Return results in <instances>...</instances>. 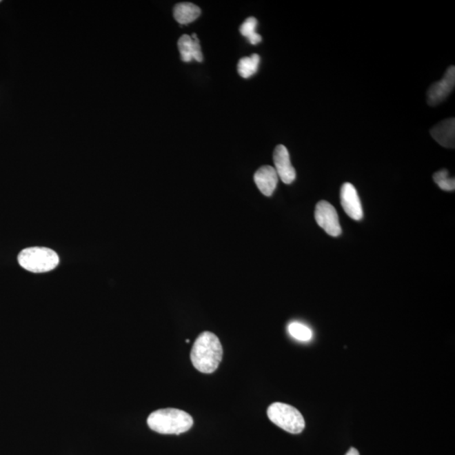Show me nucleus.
<instances>
[{"label": "nucleus", "instance_id": "nucleus-1", "mask_svg": "<svg viewBox=\"0 0 455 455\" xmlns=\"http://www.w3.org/2000/svg\"><path fill=\"white\" fill-rule=\"evenodd\" d=\"M223 358V347L219 337L210 332H204L197 337L191 352L192 365L203 374L217 370Z\"/></svg>", "mask_w": 455, "mask_h": 455}, {"label": "nucleus", "instance_id": "nucleus-2", "mask_svg": "<svg viewBox=\"0 0 455 455\" xmlns=\"http://www.w3.org/2000/svg\"><path fill=\"white\" fill-rule=\"evenodd\" d=\"M151 430L161 434L179 435L193 426V418L188 412L179 409H159L152 412L147 419Z\"/></svg>", "mask_w": 455, "mask_h": 455}, {"label": "nucleus", "instance_id": "nucleus-3", "mask_svg": "<svg viewBox=\"0 0 455 455\" xmlns=\"http://www.w3.org/2000/svg\"><path fill=\"white\" fill-rule=\"evenodd\" d=\"M21 267L30 272H48L58 267L59 257L54 250L46 247L23 250L18 256Z\"/></svg>", "mask_w": 455, "mask_h": 455}, {"label": "nucleus", "instance_id": "nucleus-4", "mask_svg": "<svg viewBox=\"0 0 455 455\" xmlns=\"http://www.w3.org/2000/svg\"><path fill=\"white\" fill-rule=\"evenodd\" d=\"M267 416L271 422L290 434H299L305 429L303 416L290 405L275 402L268 407Z\"/></svg>", "mask_w": 455, "mask_h": 455}, {"label": "nucleus", "instance_id": "nucleus-5", "mask_svg": "<svg viewBox=\"0 0 455 455\" xmlns=\"http://www.w3.org/2000/svg\"><path fill=\"white\" fill-rule=\"evenodd\" d=\"M314 217L318 226L331 236H339L341 234L338 214L331 203L326 201L318 202L316 204Z\"/></svg>", "mask_w": 455, "mask_h": 455}, {"label": "nucleus", "instance_id": "nucleus-6", "mask_svg": "<svg viewBox=\"0 0 455 455\" xmlns=\"http://www.w3.org/2000/svg\"><path fill=\"white\" fill-rule=\"evenodd\" d=\"M455 85V67L450 66L445 72L441 81L432 83L427 90V103L437 105L449 96Z\"/></svg>", "mask_w": 455, "mask_h": 455}, {"label": "nucleus", "instance_id": "nucleus-7", "mask_svg": "<svg viewBox=\"0 0 455 455\" xmlns=\"http://www.w3.org/2000/svg\"><path fill=\"white\" fill-rule=\"evenodd\" d=\"M341 203L346 214L352 219L361 220L363 216L361 201L354 185L344 183L341 189Z\"/></svg>", "mask_w": 455, "mask_h": 455}, {"label": "nucleus", "instance_id": "nucleus-8", "mask_svg": "<svg viewBox=\"0 0 455 455\" xmlns=\"http://www.w3.org/2000/svg\"><path fill=\"white\" fill-rule=\"evenodd\" d=\"M275 170L279 177L283 183L291 184L295 180L296 172L292 165L290 153L287 148L282 144L276 146L273 153Z\"/></svg>", "mask_w": 455, "mask_h": 455}, {"label": "nucleus", "instance_id": "nucleus-9", "mask_svg": "<svg viewBox=\"0 0 455 455\" xmlns=\"http://www.w3.org/2000/svg\"><path fill=\"white\" fill-rule=\"evenodd\" d=\"M276 170L270 165L261 166L254 174V181L263 195L270 196L274 192L279 182Z\"/></svg>", "mask_w": 455, "mask_h": 455}, {"label": "nucleus", "instance_id": "nucleus-10", "mask_svg": "<svg viewBox=\"0 0 455 455\" xmlns=\"http://www.w3.org/2000/svg\"><path fill=\"white\" fill-rule=\"evenodd\" d=\"M178 48L181 53V58L183 62H191L194 59L196 62H203V56L201 49L200 41L196 34L193 35H183L178 41Z\"/></svg>", "mask_w": 455, "mask_h": 455}, {"label": "nucleus", "instance_id": "nucleus-11", "mask_svg": "<svg viewBox=\"0 0 455 455\" xmlns=\"http://www.w3.org/2000/svg\"><path fill=\"white\" fill-rule=\"evenodd\" d=\"M430 134L443 147L454 149L455 145V119L443 120L431 129Z\"/></svg>", "mask_w": 455, "mask_h": 455}, {"label": "nucleus", "instance_id": "nucleus-12", "mask_svg": "<svg viewBox=\"0 0 455 455\" xmlns=\"http://www.w3.org/2000/svg\"><path fill=\"white\" fill-rule=\"evenodd\" d=\"M200 14V8L195 6L194 3H180L174 8V17L180 24H189L196 20Z\"/></svg>", "mask_w": 455, "mask_h": 455}, {"label": "nucleus", "instance_id": "nucleus-13", "mask_svg": "<svg viewBox=\"0 0 455 455\" xmlns=\"http://www.w3.org/2000/svg\"><path fill=\"white\" fill-rule=\"evenodd\" d=\"M260 61V56L258 54H252L241 59L238 63L239 74L244 79H248L255 74L259 68Z\"/></svg>", "mask_w": 455, "mask_h": 455}, {"label": "nucleus", "instance_id": "nucleus-14", "mask_svg": "<svg viewBox=\"0 0 455 455\" xmlns=\"http://www.w3.org/2000/svg\"><path fill=\"white\" fill-rule=\"evenodd\" d=\"M257 26V20L255 17H249L242 23L240 32L242 36L247 38L250 43L252 45H256L261 43L263 38L256 32Z\"/></svg>", "mask_w": 455, "mask_h": 455}, {"label": "nucleus", "instance_id": "nucleus-15", "mask_svg": "<svg viewBox=\"0 0 455 455\" xmlns=\"http://www.w3.org/2000/svg\"><path fill=\"white\" fill-rule=\"evenodd\" d=\"M288 332L294 338L301 341H308L312 338V331L305 325L293 322L287 327Z\"/></svg>", "mask_w": 455, "mask_h": 455}, {"label": "nucleus", "instance_id": "nucleus-16", "mask_svg": "<svg viewBox=\"0 0 455 455\" xmlns=\"http://www.w3.org/2000/svg\"><path fill=\"white\" fill-rule=\"evenodd\" d=\"M434 180L436 184L443 191L452 192L455 189L454 178L449 177L447 170H439L434 174Z\"/></svg>", "mask_w": 455, "mask_h": 455}, {"label": "nucleus", "instance_id": "nucleus-17", "mask_svg": "<svg viewBox=\"0 0 455 455\" xmlns=\"http://www.w3.org/2000/svg\"><path fill=\"white\" fill-rule=\"evenodd\" d=\"M346 455H359V452L358 450L354 449V447H351V449L348 450V452L346 454Z\"/></svg>", "mask_w": 455, "mask_h": 455}, {"label": "nucleus", "instance_id": "nucleus-18", "mask_svg": "<svg viewBox=\"0 0 455 455\" xmlns=\"http://www.w3.org/2000/svg\"><path fill=\"white\" fill-rule=\"evenodd\" d=\"M185 343H190V340H185Z\"/></svg>", "mask_w": 455, "mask_h": 455}, {"label": "nucleus", "instance_id": "nucleus-19", "mask_svg": "<svg viewBox=\"0 0 455 455\" xmlns=\"http://www.w3.org/2000/svg\"><path fill=\"white\" fill-rule=\"evenodd\" d=\"M0 2H1V1H0Z\"/></svg>", "mask_w": 455, "mask_h": 455}]
</instances>
